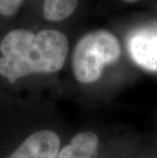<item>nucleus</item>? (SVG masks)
Here are the masks:
<instances>
[{
	"label": "nucleus",
	"mask_w": 157,
	"mask_h": 158,
	"mask_svg": "<svg viewBox=\"0 0 157 158\" xmlns=\"http://www.w3.org/2000/svg\"><path fill=\"white\" fill-rule=\"evenodd\" d=\"M69 42L53 28L15 25L0 34V77L8 83L34 75H52L64 66Z\"/></svg>",
	"instance_id": "1"
},
{
	"label": "nucleus",
	"mask_w": 157,
	"mask_h": 158,
	"mask_svg": "<svg viewBox=\"0 0 157 158\" xmlns=\"http://www.w3.org/2000/svg\"><path fill=\"white\" fill-rule=\"evenodd\" d=\"M121 56V44L116 37L106 30H96L80 38L72 55L73 77L82 84L98 81L106 65Z\"/></svg>",
	"instance_id": "2"
},
{
	"label": "nucleus",
	"mask_w": 157,
	"mask_h": 158,
	"mask_svg": "<svg viewBox=\"0 0 157 158\" xmlns=\"http://www.w3.org/2000/svg\"><path fill=\"white\" fill-rule=\"evenodd\" d=\"M81 0H26L22 21L32 26L35 21L60 23L75 15Z\"/></svg>",
	"instance_id": "3"
},
{
	"label": "nucleus",
	"mask_w": 157,
	"mask_h": 158,
	"mask_svg": "<svg viewBox=\"0 0 157 158\" xmlns=\"http://www.w3.org/2000/svg\"><path fill=\"white\" fill-rule=\"evenodd\" d=\"M128 50L139 66L157 73V23L135 30L128 39Z\"/></svg>",
	"instance_id": "4"
},
{
	"label": "nucleus",
	"mask_w": 157,
	"mask_h": 158,
	"mask_svg": "<svg viewBox=\"0 0 157 158\" xmlns=\"http://www.w3.org/2000/svg\"><path fill=\"white\" fill-rule=\"evenodd\" d=\"M60 148L58 135L50 130L31 134L6 158H57Z\"/></svg>",
	"instance_id": "5"
},
{
	"label": "nucleus",
	"mask_w": 157,
	"mask_h": 158,
	"mask_svg": "<svg viewBox=\"0 0 157 158\" xmlns=\"http://www.w3.org/2000/svg\"><path fill=\"white\" fill-rule=\"evenodd\" d=\"M99 145L95 133L83 132L76 135L68 145L59 150L57 158H94Z\"/></svg>",
	"instance_id": "6"
},
{
	"label": "nucleus",
	"mask_w": 157,
	"mask_h": 158,
	"mask_svg": "<svg viewBox=\"0 0 157 158\" xmlns=\"http://www.w3.org/2000/svg\"><path fill=\"white\" fill-rule=\"evenodd\" d=\"M26 0H0V34L22 19Z\"/></svg>",
	"instance_id": "7"
},
{
	"label": "nucleus",
	"mask_w": 157,
	"mask_h": 158,
	"mask_svg": "<svg viewBox=\"0 0 157 158\" xmlns=\"http://www.w3.org/2000/svg\"><path fill=\"white\" fill-rule=\"evenodd\" d=\"M123 2H126V3H133V2H136L138 0H122Z\"/></svg>",
	"instance_id": "8"
}]
</instances>
